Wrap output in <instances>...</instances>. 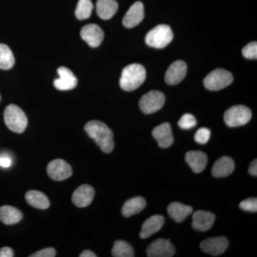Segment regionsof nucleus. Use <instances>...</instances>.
<instances>
[{"instance_id":"nucleus-1","label":"nucleus","mask_w":257,"mask_h":257,"mask_svg":"<svg viewBox=\"0 0 257 257\" xmlns=\"http://www.w3.org/2000/svg\"><path fill=\"white\" fill-rule=\"evenodd\" d=\"M86 133L104 153H110L114 147V135L107 125L100 121H89L84 126Z\"/></svg>"},{"instance_id":"nucleus-2","label":"nucleus","mask_w":257,"mask_h":257,"mask_svg":"<svg viewBox=\"0 0 257 257\" xmlns=\"http://www.w3.org/2000/svg\"><path fill=\"white\" fill-rule=\"evenodd\" d=\"M146 77V69L142 64H130L124 67L121 72L120 87L127 92L135 90L143 84Z\"/></svg>"},{"instance_id":"nucleus-3","label":"nucleus","mask_w":257,"mask_h":257,"mask_svg":"<svg viewBox=\"0 0 257 257\" xmlns=\"http://www.w3.org/2000/svg\"><path fill=\"white\" fill-rule=\"evenodd\" d=\"M5 124L15 133H24L28 126V120L26 114L18 106L10 104L4 111Z\"/></svg>"},{"instance_id":"nucleus-4","label":"nucleus","mask_w":257,"mask_h":257,"mask_svg":"<svg viewBox=\"0 0 257 257\" xmlns=\"http://www.w3.org/2000/svg\"><path fill=\"white\" fill-rule=\"evenodd\" d=\"M173 32L170 26L160 25L152 29L145 37L147 45L154 48L162 49L173 40Z\"/></svg>"},{"instance_id":"nucleus-5","label":"nucleus","mask_w":257,"mask_h":257,"mask_svg":"<svg viewBox=\"0 0 257 257\" xmlns=\"http://www.w3.org/2000/svg\"><path fill=\"white\" fill-rule=\"evenodd\" d=\"M233 79H234L232 74L229 71L223 69H216L205 77L204 84L209 90H220L231 84Z\"/></svg>"},{"instance_id":"nucleus-6","label":"nucleus","mask_w":257,"mask_h":257,"mask_svg":"<svg viewBox=\"0 0 257 257\" xmlns=\"http://www.w3.org/2000/svg\"><path fill=\"white\" fill-rule=\"evenodd\" d=\"M251 118V111L243 105L231 106L225 111V123L229 127H236L246 124Z\"/></svg>"},{"instance_id":"nucleus-7","label":"nucleus","mask_w":257,"mask_h":257,"mask_svg":"<svg viewBox=\"0 0 257 257\" xmlns=\"http://www.w3.org/2000/svg\"><path fill=\"white\" fill-rule=\"evenodd\" d=\"M165 96L160 91H151L140 99V107L145 114L156 112L163 107Z\"/></svg>"},{"instance_id":"nucleus-8","label":"nucleus","mask_w":257,"mask_h":257,"mask_svg":"<svg viewBox=\"0 0 257 257\" xmlns=\"http://www.w3.org/2000/svg\"><path fill=\"white\" fill-rule=\"evenodd\" d=\"M47 172L51 179L55 181H63L72 175L71 166L61 159L52 160L47 167Z\"/></svg>"},{"instance_id":"nucleus-9","label":"nucleus","mask_w":257,"mask_h":257,"mask_svg":"<svg viewBox=\"0 0 257 257\" xmlns=\"http://www.w3.org/2000/svg\"><path fill=\"white\" fill-rule=\"evenodd\" d=\"M147 253L149 257H171L175 254V248L170 240L158 239L149 245Z\"/></svg>"},{"instance_id":"nucleus-10","label":"nucleus","mask_w":257,"mask_h":257,"mask_svg":"<svg viewBox=\"0 0 257 257\" xmlns=\"http://www.w3.org/2000/svg\"><path fill=\"white\" fill-rule=\"evenodd\" d=\"M229 243L225 236L209 238L201 242L200 248L204 252L209 253L211 256H219L226 251Z\"/></svg>"},{"instance_id":"nucleus-11","label":"nucleus","mask_w":257,"mask_h":257,"mask_svg":"<svg viewBox=\"0 0 257 257\" xmlns=\"http://www.w3.org/2000/svg\"><path fill=\"white\" fill-rule=\"evenodd\" d=\"M81 37L89 46L97 47L104 40V32L96 24H89L81 30Z\"/></svg>"},{"instance_id":"nucleus-12","label":"nucleus","mask_w":257,"mask_h":257,"mask_svg":"<svg viewBox=\"0 0 257 257\" xmlns=\"http://www.w3.org/2000/svg\"><path fill=\"white\" fill-rule=\"evenodd\" d=\"M187 72V64L178 60L171 64L165 74L166 82L170 85L179 84L183 80Z\"/></svg>"},{"instance_id":"nucleus-13","label":"nucleus","mask_w":257,"mask_h":257,"mask_svg":"<svg viewBox=\"0 0 257 257\" xmlns=\"http://www.w3.org/2000/svg\"><path fill=\"white\" fill-rule=\"evenodd\" d=\"M145 18V8L141 2H137L132 5L123 18L125 28H133L138 25Z\"/></svg>"},{"instance_id":"nucleus-14","label":"nucleus","mask_w":257,"mask_h":257,"mask_svg":"<svg viewBox=\"0 0 257 257\" xmlns=\"http://www.w3.org/2000/svg\"><path fill=\"white\" fill-rule=\"evenodd\" d=\"M57 72L60 77L54 81V85L57 89L67 91L76 87L77 79L70 69L67 67H61L57 70Z\"/></svg>"},{"instance_id":"nucleus-15","label":"nucleus","mask_w":257,"mask_h":257,"mask_svg":"<svg viewBox=\"0 0 257 257\" xmlns=\"http://www.w3.org/2000/svg\"><path fill=\"white\" fill-rule=\"evenodd\" d=\"M94 197V189L90 185L83 184L74 191L72 200L77 207H86L92 203Z\"/></svg>"},{"instance_id":"nucleus-16","label":"nucleus","mask_w":257,"mask_h":257,"mask_svg":"<svg viewBox=\"0 0 257 257\" xmlns=\"http://www.w3.org/2000/svg\"><path fill=\"white\" fill-rule=\"evenodd\" d=\"M152 136L162 148H168L174 143L172 126L167 122L163 123L154 128Z\"/></svg>"},{"instance_id":"nucleus-17","label":"nucleus","mask_w":257,"mask_h":257,"mask_svg":"<svg viewBox=\"0 0 257 257\" xmlns=\"http://www.w3.org/2000/svg\"><path fill=\"white\" fill-rule=\"evenodd\" d=\"M192 226L199 231L210 229L215 221V215L210 211L199 210L194 213L192 216Z\"/></svg>"},{"instance_id":"nucleus-18","label":"nucleus","mask_w":257,"mask_h":257,"mask_svg":"<svg viewBox=\"0 0 257 257\" xmlns=\"http://www.w3.org/2000/svg\"><path fill=\"white\" fill-rule=\"evenodd\" d=\"M185 160L194 173H201L207 165V155L202 151H189L186 154Z\"/></svg>"},{"instance_id":"nucleus-19","label":"nucleus","mask_w":257,"mask_h":257,"mask_svg":"<svg viewBox=\"0 0 257 257\" xmlns=\"http://www.w3.org/2000/svg\"><path fill=\"white\" fill-rule=\"evenodd\" d=\"M235 165L234 160L229 157H222L216 160L213 165L212 175L217 178L227 177L234 172Z\"/></svg>"},{"instance_id":"nucleus-20","label":"nucleus","mask_w":257,"mask_h":257,"mask_svg":"<svg viewBox=\"0 0 257 257\" xmlns=\"http://www.w3.org/2000/svg\"><path fill=\"white\" fill-rule=\"evenodd\" d=\"M165 223V218L161 215H154L147 219L142 226L140 236L142 239H147L160 231Z\"/></svg>"},{"instance_id":"nucleus-21","label":"nucleus","mask_w":257,"mask_h":257,"mask_svg":"<svg viewBox=\"0 0 257 257\" xmlns=\"http://www.w3.org/2000/svg\"><path fill=\"white\" fill-rule=\"evenodd\" d=\"M96 14L102 20H109L118 10V3L115 0H97Z\"/></svg>"},{"instance_id":"nucleus-22","label":"nucleus","mask_w":257,"mask_h":257,"mask_svg":"<svg viewBox=\"0 0 257 257\" xmlns=\"http://www.w3.org/2000/svg\"><path fill=\"white\" fill-rule=\"evenodd\" d=\"M167 211L174 220L180 223L192 214L193 209L190 206L184 205L182 203L172 202L168 206Z\"/></svg>"},{"instance_id":"nucleus-23","label":"nucleus","mask_w":257,"mask_h":257,"mask_svg":"<svg viewBox=\"0 0 257 257\" xmlns=\"http://www.w3.org/2000/svg\"><path fill=\"white\" fill-rule=\"evenodd\" d=\"M23 213L12 206H3L0 207V221L6 225H13L20 222L23 219Z\"/></svg>"},{"instance_id":"nucleus-24","label":"nucleus","mask_w":257,"mask_h":257,"mask_svg":"<svg viewBox=\"0 0 257 257\" xmlns=\"http://www.w3.org/2000/svg\"><path fill=\"white\" fill-rule=\"evenodd\" d=\"M146 205V201L143 197L132 198L124 203L121 209V213L125 217H130L143 211Z\"/></svg>"},{"instance_id":"nucleus-25","label":"nucleus","mask_w":257,"mask_h":257,"mask_svg":"<svg viewBox=\"0 0 257 257\" xmlns=\"http://www.w3.org/2000/svg\"><path fill=\"white\" fill-rule=\"evenodd\" d=\"M25 199L30 206L37 209H46L50 207L48 198L40 191H28L25 195Z\"/></svg>"},{"instance_id":"nucleus-26","label":"nucleus","mask_w":257,"mask_h":257,"mask_svg":"<svg viewBox=\"0 0 257 257\" xmlns=\"http://www.w3.org/2000/svg\"><path fill=\"white\" fill-rule=\"evenodd\" d=\"M15 64V57L8 45L0 44V69H11Z\"/></svg>"},{"instance_id":"nucleus-27","label":"nucleus","mask_w":257,"mask_h":257,"mask_svg":"<svg viewBox=\"0 0 257 257\" xmlns=\"http://www.w3.org/2000/svg\"><path fill=\"white\" fill-rule=\"evenodd\" d=\"M111 253H112V256L114 257L135 256L133 246L122 240H117L115 241Z\"/></svg>"},{"instance_id":"nucleus-28","label":"nucleus","mask_w":257,"mask_h":257,"mask_svg":"<svg viewBox=\"0 0 257 257\" xmlns=\"http://www.w3.org/2000/svg\"><path fill=\"white\" fill-rule=\"evenodd\" d=\"M93 8L91 0H79L75 10L76 17L78 20H86L92 15Z\"/></svg>"},{"instance_id":"nucleus-29","label":"nucleus","mask_w":257,"mask_h":257,"mask_svg":"<svg viewBox=\"0 0 257 257\" xmlns=\"http://www.w3.org/2000/svg\"><path fill=\"white\" fill-rule=\"evenodd\" d=\"M197 119L194 115L185 114L179 119L178 125L179 127L183 130H190L197 125Z\"/></svg>"},{"instance_id":"nucleus-30","label":"nucleus","mask_w":257,"mask_h":257,"mask_svg":"<svg viewBox=\"0 0 257 257\" xmlns=\"http://www.w3.org/2000/svg\"><path fill=\"white\" fill-rule=\"evenodd\" d=\"M211 132L209 128L202 127L199 128L194 135V140L196 143L200 145H205L210 139Z\"/></svg>"},{"instance_id":"nucleus-31","label":"nucleus","mask_w":257,"mask_h":257,"mask_svg":"<svg viewBox=\"0 0 257 257\" xmlns=\"http://www.w3.org/2000/svg\"><path fill=\"white\" fill-rule=\"evenodd\" d=\"M242 55L245 58L250 60H256L257 57V43L256 42H250L243 47Z\"/></svg>"},{"instance_id":"nucleus-32","label":"nucleus","mask_w":257,"mask_h":257,"mask_svg":"<svg viewBox=\"0 0 257 257\" xmlns=\"http://www.w3.org/2000/svg\"><path fill=\"white\" fill-rule=\"evenodd\" d=\"M239 207L243 211H250V212H256V198H248V199H245V200L240 203Z\"/></svg>"},{"instance_id":"nucleus-33","label":"nucleus","mask_w":257,"mask_h":257,"mask_svg":"<svg viewBox=\"0 0 257 257\" xmlns=\"http://www.w3.org/2000/svg\"><path fill=\"white\" fill-rule=\"evenodd\" d=\"M56 250L54 248H45L30 255L31 257H55Z\"/></svg>"},{"instance_id":"nucleus-34","label":"nucleus","mask_w":257,"mask_h":257,"mask_svg":"<svg viewBox=\"0 0 257 257\" xmlns=\"http://www.w3.org/2000/svg\"><path fill=\"white\" fill-rule=\"evenodd\" d=\"M13 165V159L8 155H0V167L3 168H10Z\"/></svg>"},{"instance_id":"nucleus-35","label":"nucleus","mask_w":257,"mask_h":257,"mask_svg":"<svg viewBox=\"0 0 257 257\" xmlns=\"http://www.w3.org/2000/svg\"><path fill=\"white\" fill-rule=\"evenodd\" d=\"M14 256V252L13 249L10 247H3L0 248V257H13Z\"/></svg>"},{"instance_id":"nucleus-36","label":"nucleus","mask_w":257,"mask_h":257,"mask_svg":"<svg viewBox=\"0 0 257 257\" xmlns=\"http://www.w3.org/2000/svg\"><path fill=\"white\" fill-rule=\"evenodd\" d=\"M248 173L250 175L252 176H255L256 177L257 176V161L256 160H254L251 162V165L249 166V168H248Z\"/></svg>"},{"instance_id":"nucleus-37","label":"nucleus","mask_w":257,"mask_h":257,"mask_svg":"<svg viewBox=\"0 0 257 257\" xmlns=\"http://www.w3.org/2000/svg\"><path fill=\"white\" fill-rule=\"evenodd\" d=\"M80 257H96V255L90 250H85L80 255Z\"/></svg>"},{"instance_id":"nucleus-38","label":"nucleus","mask_w":257,"mask_h":257,"mask_svg":"<svg viewBox=\"0 0 257 257\" xmlns=\"http://www.w3.org/2000/svg\"><path fill=\"white\" fill-rule=\"evenodd\" d=\"M0 100H1V95H0Z\"/></svg>"}]
</instances>
